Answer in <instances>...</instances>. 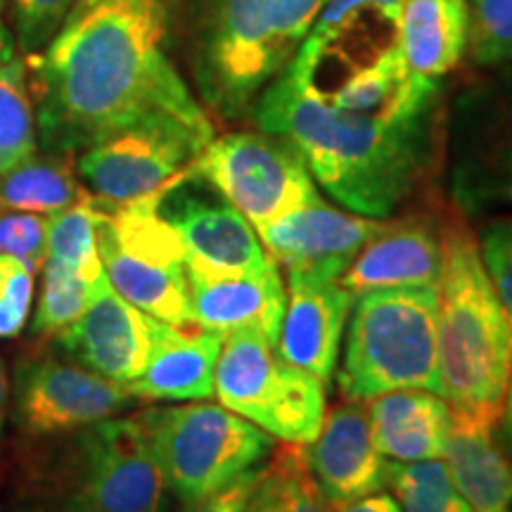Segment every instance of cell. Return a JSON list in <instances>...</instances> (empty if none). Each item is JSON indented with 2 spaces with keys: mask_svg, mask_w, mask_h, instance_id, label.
I'll list each match as a JSON object with an SVG mask.
<instances>
[{
  "mask_svg": "<svg viewBox=\"0 0 512 512\" xmlns=\"http://www.w3.org/2000/svg\"><path fill=\"white\" fill-rule=\"evenodd\" d=\"M181 0H76L60 31L31 55L41 150L76 157L140 126L214 140L207 110L171 60Z\"/></svg>",
  "mask_w": 512,
  "mask_h": 512,
  "instance_id": "obj_1",
  "label": "cell"
},
{
  "mask_svg": "<svg viewBox=\"0 0 512 512\" xmlns=\"http://www.w3.org/2000/svg\"><path fill=\"white\" fill-rule=\"evenodd\" d=\"M437 112L375 117L342 112L299 91L280 74L256 100V128L302 152L313 181L332 200L370 219H387L425 176Z\"/></svg>",
  "mask_w": 512,
  "mask_h": 512,
  "instance_id": "obj_2",
  "label": "cell"
},
{
  "mask_svg": "<svg viewBox=\"0 0 512 512\" xmlns=\"http://www.w3.org/2000/svg\"><path fill=\"white\" fill-rule=\"evenodd\" d=\"M437 285L441 396L453 418L496 432L512 368V332L486 275L477 233L463 216L441 230Z\"/></svg>",
  "mask_w": 512,
  "mask_h": 512,
  "instance_id": "obj_3",
  "label": "cell"
},
{
  "mask_svg": "<svg viewBox=\"0 0 512 512\" xmlns=\"http://www.w3.org/2000/svg\"><path fill=\"white\" fill-rule=\"evenodd\" d=\"M330 0H188L190 72L204 110L245 119Z\"/></svg>",
  "mask_w": 512,
  "mask_h": 512,
  "instance_id": "obj_4",
  "label": "cell"
},
{
  "mask_svg": "<svg viewBox=\"0 0 512 512\" xmlns=\"http://www.w3.org/2000/svg\"><path fill=\"white\" fill-rule=\"evenodd\" d=\"M166 484L140 415L76 430L27 477L15 512H164Z\"/></svg>",
  "mask_w": 512,
  "mask_h": 512,
  "instance_id": "obj_5",
  "label": "cell"
},
{
  "mask_svg": "<svg viewBox=\"0 0 512 512\" xmlns=\"http://www.w3.org/2000/svg\"><path fill=\"white\" fill-rule=\"evenodd\" d=\"M337 370L347 401L368 403L396 389L441 394L437 287H392L354 299Z\"/></svg>",
  "mask_w": 512,
  "mask_h": 512,
  "instance_id": "obj_6",
  "label": "cell"
},
{
  "mask_svg": "<svg viewBox=\"0 0 512 512\" xmlns=\"http://www.w3.org/2000/svg\"><path fill=\"white\" fill-rule=\"evenodd\" d=\"M166 491L192 503L264 465L273 437L221 403H185L140 413Z\"/></svg>",
  "mask_w": 512,
  "mask_h": 512,
  "instance_id": "obj_7",
  "label": "cell"
},
{
  "mask_svg": "<svg viewBox=\"0 0 512 512\" xmlns=\"http://www.w3.org/2000/svg\"><path fill=\"white\" fill-rule=\"evenodd\" d=\"M275 339L261 330L223 337L214 396L228 411L283 444L306 446L325 418V384L278 354Z\"/></svg>",
  "mask_w": 512,
  "mask_h": 512,
  "instance_id": "obj_8",
  "label": "cell"
},
{
  "mask_svg": "<svg viewBox=\"0 0 512 512\" xmlns=\"http://www.w3.org/2000/svg\"><path fill=\"white\" fill-rule=\"evenodd\" d=\"M192 171L214 185L254 230L320 197L302 152L261 128L214 136Z\"/></svg>",
  "mask_w": 512,
  "mask_h": 512,
  "instance_id": "obj_9",
  "label": "cell"
},
{
  "mask_svg": "<svg viewBox=\"0 0 512 512\" xmlns=\"http://www.w3.org/2000/svg\"><path fill=\"white\" fill-rule=\"evenodd\" d=\"M470 83L451 110V192L465 214L512 207V67Z\"/></svg>",
  "mask_w": 512,
  "mask_h": 512,
  "instance_id": "obj_10",
  "label": "cell"
},
{
  "mask_svg": "<svg viewBox=\"0 0 512 512\" xmlns=\"http://www.w3.org/2000/svg\"><path fill=\"white\" fill-rule=\"evenodd\" d=\"M157 209L183 242L185 266L242 273L271 261L252 223L192 166L157 192Z\"/></svg>",
  "mask_w": 512,
  "mask_h": 512,
  "instance_id": "obj_11",
  "label": "cell"
},
{
  "mask_svg": "<svg viewBox=\"0 0 512 512\" xmlns=\"http://www.w3.org/2000/svg\"><path fill=\"white\" fill-rule=\"evenodd\" d=\"M207 145L183 128H128L83 150L76 171L98 200L119 207L155 195L188 171Z\"/></svg>",
  "mask_w": 512,
  "mask_h": 512,
  "instance_id": "obj_12",
  "label": "cell"
},
{
  "mask_svg": "<svg viewBox=\"0 0 512 512\" xmlns=\"http://www.w3.org/2000/svg\"><path fill=\"white\" fill-rule=\"evenodd\" d=\"M136 399L126 384L107 380L86 366L43 361L17 370V422L29 434H64L114 418Z\"/></svg>",
  "mask_w": 512,
  "mask_h": 512,
  "instance_id": "obj_13",
  "label": "cell"
},
{
  "mask_svg": "<svg viewBox=\"0 0 512 512\" xmlns=\"http://www.w3.org/2000/svg\"><path fill=\"white\" fill-rule=\"evenodd\" d=\"M382 223L384 219L337 209L323 197H316L256 230V235L275 264L287 268V275L339 280Z\"/></svg>",
  "mask_w": 512,
  "mask_h": 512,
  "instance_id": "obj_14",
  "label": "cell"
},
{
  "mask_svg": "<svg viewBox=\"0 0 512 512\" xmlns=\"http://www.w3.org/2000/svg\"><path fill=\"white\" fill-rule=\"evenodd\" d=\"M57 337L81 366L128 384L143 373L150 354V316L128 304L102 273L86 311Z\"/></svg>",
  "mask_w": 512,
  "mask_h": 512,
  "instance_id": "obj_15",
  "label": "cell"
},
{
  "mask_svg": "<svg viewBox=\"0 0 512 512\" xmlns=\"http://www.w3.org/2000/svg\"><path fill=\"white\" fill-rule=\"evenodd\" d=\"M302 448L313 482L335 508L387 489L389 460L375 448L368 403H339L325 413L318 437Z\"/></svg>",
  "mask_w": 512,
  "mask_h": 512,
  "instance_id": "obj_16",
  "label": "cell"
},
{
  "mask_svg": "<svg viewBox=\"0 0 512 512\" xmlns=\"http://www.w3.org/2000/svg\"><path fill=\"white\" fill-rule=\"evenodd\" d=\"M185 275L197 328L223 337L238 330H261L278 342L287 290L273 256L259 271L223 273L185 266Z\"/></svg>",
  "mask_w": 512,
  "mask_h": 512,
  "instance_id": "obj_17",
  "label": "cell"
},
{
  "mask_svg": "<svg viewBox=\"0 0 512 512\" xmlns=\"http://www.w3.org/2000/svg\"><path fill=\"white\" fill-rule=\"evenodd\" d=\"M287 287L290 297L275 347L287 363L306 370L328 387L354 297L339 280L330 278L287 275Z\"/></svg>",
  "mask_w": 512,
  "mask_h": 512,
  "instance_id": "obj_18",
  "label": "cell"
},
{
  "mask_svg": "<svg viewBox=\"0 0 512 512\" xmlns=\"http://www.w3.org/2000/svg\"><path fill=\"white\" fill-rule=\"evenodd\" d=\"M441 264V233L430 221L420 216L384 221L339 275V285L354 299L392 287H437Z\"/></svg>",
  "mask_w": 512,
  "mask_h": 512,
  "instance_id": "obj_19",
  "label": "cell"
},
{
  "mask_svg": "<svg viewBox=\"0 0 512 512\" xmlns=\"http://www.w3.org/2000/svg\"><path fill=\"white\" fill-rule=\"evenodd\" d=\"M223 347L221 332L197 325L181 328L150 316V354L128 392L143 401L214 399L216 363Z\"/></svg>",
  "mask_w": 512,
  "mask_h": 512,
  "instance_id": "obj_20",
  "label": "cell"
},
{
  "mask_svg": "<svg viewBox=\"0 0 512 512\" xmlns=\"http://www.w3.org/2000/svg\"><path fill=\"white\" fill-rule=\"evenodd\" d=\"M375 448L392 463L444 460L451 437V408L427 389H396L368 401Z\"/></svg>",
  "mask_w": 512,
  "mask_h": 512,
  "instance_id": "obj_21",
  "label": "cell"
},
{
  "mask_svg": "<svg viewBox=\"0 0 512 512\" xmlns=\"http://www.w3.org/2000/svg\"><path fill=\"white\" fill-rule=\"evenodd\" d=\"M102 209L98 221V252L102 271L114 290L138 311L162 320V323L181 325V328L195 325L185 266H162L128 254L102 226Z\"/></svg>",
  "mask_w": 512,
  "mask_h": 512,
  "instance_id": "obj_22",
  "label": "cell"
},
{
  "mask_svg": "<svg viewBox=\"0 0 512 512\" xmlns=\"http://www.w3.org/2000/svg\"><path fill=\"white\" fill-rule=\"evenodd\" d=\"M444 463L472 512H512V456L491 427L451 415Z\"/></svg>",
  "mask_w": 512,
  "mask_h": 512,
  "instance_id": "obj_23",
  "label": "cell"
},
{
  "mask_svg": "<svg viewBox=\"0 0 512 512\" xmlns=\"http://www.w3.org/2000/svg\"><path fill=\"white\" fill-rule=\"evenodd\" d=\"M401 48L408 69L427 81H444L467 50L465 0H403Z\"/></svg>",
  "mask_w": 512,
  "mask_h": 512,
  "instance_id": "obj_24",
  "label": "cell"
},
{
  "mask_svg": "<svg viewBox=\"0 0 512 512\" xmlns=\"http://www.w3.org/2000/svg\"><path fill=\"white\" fill-rule=\"evenodd\" d=\"M72 157L43 150L0 174V211H27L53 216L86 200Z\"/></svg>",
  "mask_w": 512,
  "mask_h": 512,
  "instance_id": "obj_25",
  "label": "cell"
},
{
  "mask_svg": "<svg viewBox=\"0 0 512 512\" xmlns=\"http://www.w3.org/2000/svg\"><path fill=\"white\" fill-rule=\"evenodd\" d=\"M38 150L31 81L15 41L0 46V174Z\"/></svg>",
  "mask_w": 512,
  "mask_h": 512,
  "instance_id": "obj_26",
  "label": "cell"
},
{
  "mask_svg": "<svg viewBox=\"0 0 512 512\" xmlns=\"http://www.w3.org/2000/svg\"><path fill=\"white\" fill-rule=\"evenodd\" d=\"M102 204L98 197L86 200L48 216L46 261L72 268L86 280L102 278V261L98 252V221Z\"/></svg>",
  "mask_w": 512,
  "mask_h": 512,
  "instance_id": "obj_27",
  "label": "cell"
},
{
  "mask_svg": "<svg viewBox=\"0 0 512 512\" xmlns=\"http://www.w3.org/2000/svg\"><path fill=\"white\" fill-rule=\"evenodd\" d=\"M387 489L403 512H472L444 460L387 463Z\"/></svg>",
  "mask_w": 512,
  "mask_h": 512,
  "instance_id": "obj_28",
  "label": "cell"
},
{
  "mask_svg": "<svg viewBox=\"0 0 512 512\" xmlns=\"http://www.w3.org/2000/svg\"><path fill=\"white\" fill-rule=\"evenodd\" d=\"M95 283L72 271V268L46 261L34 330L41 335H60L62 330H67L86 311Z\"/></svg>",
  "mask_w": 512,
  "mask_h": 512,
  "instance_id": "obj_29",
  "label": "cell"
},
{
  "mask_svg": "<svg viewBox=\"0 0 512 512\" xmlns=\"http://www.w3.org/2000/svg\"><path fill=\"white\" fill-rule=\"evenodd\" d=\"M467 53L486 69L512 67V0H465Z\"/></svg>",
  "mask_w": 512,
  "mask_h": 512,
  "instance_id": "obj_30",
  "label": "cell"
},
{
  "mask_svg": "<svg viewBox=\"0 0 512 512\" xmlns=\"http://www.w3.org/2000/svg\"><path fill=\"white\" fill-rule=\"evenodd\" d=\"M76 0H10L15 41L29 57L41 53L72 12Z\"/></svg>",
  "mask_w": 512,
  "mask_h": 512,
  "instance_id": "obj_31",
  "label": "cell"
},
{
  "mask_svg": "<svg viewBox=\"0 0 512 512\" xmlns=\"http://www.w3.org/2000/svg\"><path fill=\"white\" fill-rule=\"evenodd\" d=\"M271 460L283 477V512H337L313 482L302 446L285 444Z\"/></svg>",
  "mask_w": 512,
  "mask_h": 512,
  "instance_id": "obj_32",
  "label": "cell"
},
{
  "mask_svg": "<svg viewBox=\"0 0 512 512\" xmlns=\"http://www.w3.org/2000/svg\"><path fill=\"white\" fill-rule=\"evenodd\" d=\"M477 240L486 275L501 299L512 332V216H496L486 221Z\"/></svg>",
  "mask_w": 512,
  "mask_h": 512,
  "instance_id": "obj_33",
  "label": "cell"
},
{
  "mask_svg": "<svg viewBox=\"0 0 512 512\" xmlns=\"http://www.w3.org/2000/svg\"><path fill=\"white\" fill-rule=\"evenodd\" d=\"M34 268L17 256L0 254V337H15L29 318Z\"/></svg>",
  "mask_w": 512,
  "mask_h": 512,
  "instance_id": "obj_34",
  "label": "cell"
},
{
  "mask_svg": "<svg viewBox=\"0 0 512 512\" xmlns=\"http://www.w3.org/2000/svg\"><path fill=\"white\" fill-rule=\"evenodd\" d=\"M48 216L0 211V254L17 256L38 271L46 264Z\"/></svg>",
  "mask_w": 512,
  "mask_h": 512,
  "instance_id": "obj_35",
  "label": "cell"
},
{
  "mask_svg": "<svg viewBox=\"0 0 512 512\" xmlns=\"http://www.w3.org/2000/svg\"><path fill=\"white\" fill-rule=\"evenodd\" d=\"M266 465H256L254 470L245 472V475L230 482L226 489L216 491L207 498H200V501H192V503H183L181 510L178 512H242L245 508L247 498L252 496L254 486L259 484L261 475H264Z\"/></svg>",
  "mask_w": 512,
  "mask_h": 512,
  "instance_id": "obj_36",
  "label": "cell"
},
{
  "mask_svg": "<svg viewBox=\"0 0 512 512\" xmlns=\"http://www.w3.org/2000/svg\"><path fill=\"white\" fill-rule=\"evenodd\" d=\"M242 512H283V477L275 463H266L264 475L254 486Z\"/></svg>",
  "mask_w": 512,
  "mask_h": 512,
  "instance_id": "obj_37",
  "label": "cell"
},
{
  "mask_svg": "<svg viewBox=\"0 0 512 512\" xmlns=\"http://www.w3.org/2000/svg\"><path fill=\"white\" fill-rule=\"evenodd\" d=\"M337 512H403V510L392 494L380 491V494L358 498L354 503L339 505Z\"/></svg>",
  "mask_w": 512,
  "mask_h": 512,
  "instance_id": "obj_38",
  "label": "cell"
},
{
  "mask_svg": "<svg viewBox=\"0 0 512 512\" xmlns=\"http://www.w3.org/2000/svg\"><path fill=\"white\" fill-rule=\"evenodd\" d=\"M494 434L498 444L503 446V451L508 453V456H512V368L508 377V387H505V396H503L501 418H498Z\"/></svg>",
  "mask_w": 512,
  "mask_h": 512,
  "instance_id": "obj_39",
  "label": "cell"
},
{
  "mask_svg": "<svg viewBox=\"0 0 512 512\" xmlns=\"http://www.w3.org/2000/svg\"><path fill=\"white\" fill-rule=\"evenodd\" d=\"M8 399H10V382H8V373H5V363L0 361V434H3L5 415H8Z\"/></svg>",
  "mask_w": 512,
  "mask_h": 512,
  "instance_id": "obj_40",
  "label": "cell"
},
{
  "mask_svg": "<svg viewBox=\"0 0 512 512\" xmlns=\"http://www.w3.org/2000/svg\"><path fill=\"white\" fill-rule=\"evenodd\" d=\"M3 8H5V0H0V46H5V43L12 41V36L8 34V29H5L3 24Z\"/></svg>",
  "mask_w": 512,
  "mask_h": 512,
  "instance_id": "obj_41",
  "label": "cell"
}]
</instances>
